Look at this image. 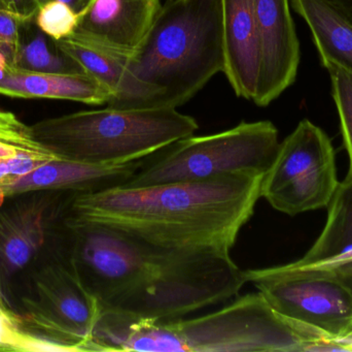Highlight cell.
I'll use <instances>...</instances> for the list:
<instances>
[{
    "mask_svg": "<svg viewBox=\"0 0 352 352\" xmlns=\"http://www.w3.org/2000/svg\"><path fill=\"white\" fill-rule=\"evenodd\" d=\"M74 264L101 313L167 322L229 301L246 284L230 252L173 249L109 225L76 231Z\"/></svg>",
    "mask_w": 352,
    "mask_h": 352,
    "instance_id": "6da1fadb",
    "label": "cell"
},
{
    "mask_svg": "<svg viewBox=\"0 0 352 352\" xmlns=\"http://www.w3.org/2000/svg\"><path fill=\"white\" fill-rule=\"evenodd\" d=\"M263 178L232 174L76 194L68 218L109 225L162 247L230 252L254 215Z\"/></svg>",
    "mask_w": 352,
    "mask_h": 352,
    "instance_id": "7a4b0ae2",
    "label": "cell"
},
{
    "mask_svg": "<svg viewBox=\"0 0 352 352\" xmlns=\"http://www.w3.org/2000/svg\"><path fill=\"white\" fill-rule=\"evenodd\" d=\"M104 351H341L338 341L275 311L260 293L194 320H134L111 314L103 322Z\"/></svg>",
    "mask_w": 352,
    "mask_h": 352,
    "instance_id": "3957f363",
    "label": "cell"
},
{
    "mask_svg": "<svg viewBox=\"0 0 352 352\" xmlns=\"http://www.w3.org/2000/svg\"><path fill=\"white\" fill-rule=\"evenodd\" d=\"M223 68L221 0H167L127 61L148 107L168 109L188 103Z\"/></svg>",
    "mask_w": 352,
    "mask_h": 352,
    "instance_id": "277c9868",
    "label": "cell"
},
{
    "mask_svg": "<svg viewBox=\"0 0 352 352\" xmlns=\"http://www.w3.org/2000/svg\"><path fill=\"white\" fill-rule=\"evenodd\" d=\"M196 120L176 109H105L50 118L29 126L32 140L60 159L97 165L140 161L192 136Z\"/></svg>",
    "mask_w": 352,
    "mask_h": 352,
    "instance_id": "5b68a950",
    "label": "cell"
},
{
    "mask_svg": "<svg viewBox=\"0 0 352 352\" xmlns=\"http://www.w3.org/2000/svg\"><path fill=\"white\" fill-rule=\"evenodd\" d=\"M278 147V130L272 122L243 121L219 134L182 138L146 157L124 186L203 181L240 173L265 175Z\"/></svg>",
    "mask_w": 352,
    "mask_h": 352,
    "instance_id": "8992f818",
    "label": "cell"
},
{
    "mask_svg": "<svg viewBox=\"0 0 352 352\" xmlns=\"http://www.w3.org/2000/svg\"><path fill=\"white\" fill-rule=\"evenodd\" d=\"M340 182L328 134L302 120L283 142L263 178L261 198L289 216L328 208Z\"/></svg>",
    "mask_w": 352,
    "mask_h": 352,
    "instance_id": "52a82bcc",
    "label": "cell"
},
{
    "mask_svg": "<svg viewBox=\"0 0 352 352\" xmlns=\"http://www.w3.org/2000/svg\"><path fill=\"white\" fill-rule=\"evenodd\" d=\"M35 297L24 298L29 326L45 338L72 349L91 351L100 305L85 287L74 260H57L34 279Z\"/></svg>",
    "mask_w": 352,
    "mask_h": 352,
    "instance_id": "ba28073f",
    "label": "cell"
},
{
    "mask_svg": "<svg viewBox=\"0 0 352 352\" xmlns=\"http://www.w3.org/2000/svg\"><path fill=\"white\" fill-rule=\"evenodd\" d=\"M246 283L281 315L322 331L342 343L352 334V297L334 281L307 277L274 276L264 269L243 271Z\"/></svg>",
    "mask_w": 352,
    "mask_h": 352,
    "instance_id": "9c48e42d",
    "label": "cell"
},
{
    "mask_svg": "<svg viewBox=\"0 0 352 352\" xmlns=\"http://www.w3.org/2000/svg\"><path fill=\"white\" fill-rule=\"evenodd\" d=\"M74 194L65 205L57 196H33L0 208L1 301H6L10 281L45 243L53 223L69 211Z\"/></svg>",
    "mask_w": 352,
    "mask_h": 352,
    "instance_id": "30bf717a",
    "label": "cell"
},
{
    "mask_svg": "<svg viewBox=\"0 0 352 352\" xmlns=\"http://www.w3.org/2000/svg\"><path fill=\"white\" fill-rule=\"evenodd\" d=\"M254 6L261 50L254 103L267 107L295 83L301 52L289 0H254Z\"/></svg>",
    "mask_w": 352,
    "mask_h": 352,
    "instance_id": "8fae6325",
    "label": "cell"
},
{
    "mask_svg": "<svg viewBox=\"0 0 352 352\" xmlns=\"http://www.w3.org/2000/svg\"><path fill=\"white\" fill-rule=\"evenodd\" d=\"M162 8L161 0H91L70 37L130 56Z\"/></svg>",
    "mask_w": 352,
    "mask_h": 352,
    "instance_id": "7c38bea8",
    "label": "cell"
},
{
    "mask_svg": "<svg viewBox=\"0 0 352 352\" xmlns=\"http://www.w3.org/2000/svg\"><path fill=\"white\" fill-rule=\"evenodd\" d=\"M144 158L118 165H97L55 158L20 177L0 181L4 196L28 192L69 191L93 194L125 185L144 165Z\"/></svg>",
    "mask_w": 352,
    "mask_h": 352,
    "instance_id": "4fadbf2b",
    "label": "cell"
},
{
    "mask_svg": "<svg viewBox=\"0 0 352 352\" xmlns=\"http://www.w3.org/2000/svg\"><path fill=\"white\" fill-rule=\"evenodd\" d=\"M223 74L238 97L254 101L260 78L261 50L254 0H221Z\"/></svg>",
    "mask_w": 352,
    "mask_h": 352,
    "instance_id": "5bb4252c",
    "label": "cell"
},
{
    "mask_svg": "<svg viewBox=\"0 0 352 352\" xmlns=\"http://www.w3.org/2000/svg\"><path fill=\"white\" fill-rule=\"evenodd\" d=\"M0 94L18 99H49L91 105H107L111 91L86 72H28L8 65L0 80Z\"/></svg>",
    "mask_w": 352,
    "mask_h": 352,
    "instance_id": "9a60e30c",
    "label": "cell"
},
{
    "mask_svg": "<svg viewBox=\"0 0 352 352\" xmlns=\"http://www.w3.org/2000/svg\"><path fill=\"white\" fill-rule=\"evenodd\" d=\"M57 45L86 74L96 79L111 91V97L107 107L148 109V95L132 80L128 72L129 56L120 55L74 37L60 39Z\"/></svg>",
    "mask_w": 352,
    "mask_h": 352,
    "instance_id": "2e32d148",
    "label": "cell"
},
{
    "mask_svg": "<svg viewBox=\"0 0 352 352\" xmlns=\"http://www.w3.org/2000/svg\"><path fill=\"white\" fill-rule=\"evenodd\" d=\"M305 21L322 64L334 63L352 72V24L330 0H289Z\"/></svg>",
    "mask_w": 352,
    "mask_h": 352,
    "instance_id": "e0dca14e",
    "label": "cell"
},
{
    "mask_svg": "<svg viewBox=\"0 0 352 352\" xmlns=\"http://www.w3.org/2000/svg\"><path fill=\"white\" fill-rule=\"evenodd\" d=\"M352 248V179L340 182L328 206L326 225L314 245L296 260L306 265L331 260Z\"/></svg>",
    "mask_w": 352,
    "mask_h": 352,
    "instance_id": "ac0fdd59",
    "label": "cell"
},
{
    "mask_svg": "<svg viewBox=\"0 0 352 352\" xmlns=\"http://www.w3.org/2000/svg\"><path fill=\"white\" fill-rule=\"evenodd\" d=\"M12 66L28 72L52 74L85 72L74 60L59 49L57 41L43 32L36 23L33 24V20L25 23L23 27Z\"/></svg>",
    "mask_w": 352,
    "mask_h": 352,
    "instance_id": "d6986e66",
    "label": "cell"
},
{
    "mask_svg": "<svg viewBox=\"0 0 352 352\" xmlns=\"http://www.w3.org/2000/svg\"><path fill=\"white\" fill-rule=\"evenodd\" d=\"M265 272L274 276L307 277L334 281L344 287L352 297V258H331L314 264L299 265L295 262L281 266L264 268Z\"/></svg>",
    "mask_w": 352,
    "mask_h": 352,
    "instance_id": "ffe728a7",
    "label": "cell"
},
{
    "mask_svg": "<svg viewBox=\"0 0 352 352\" xmlns=\"http://www.w3.org/2000/svg\"><path fill=\"white\" fill-rule=\"evenodd\" d=\"M330 74L332 96L340 118L343 144L349 158L346 180L352 179V72L334 63L322 64Z\"/></svg>",
    "mask_w": 352,
    "mask_h": 352,
    "instance_id": "44dd1931",
    "label": "cell"
},
{
    "mask_svg": "<svg viewBox=\"0 0 352 352\" xmlns=\"http://www.w3.org/2000/svg\"><path fill=\"white\" fill-rule=\"evenodd\" d=\"M34 20L43 32L55 41H60L74 34L80 14L64 2L51 0L41 6Z\"/></svg>",
    "mask_w": 352,
    "mask_h": 352,
    "instance_id": "7402d4cb",
    "label": "cell"
},
{
    "mask_svg": "<svg viewBox=\"0 0 352 352\" xmlns=\"http://www.w3.org/2000/svg\"><path fill=\"white\" fill-rule=\"evenodd\" d=\"M25 23L0 2V53L3 54L10 66L14 65Z\"/></svg>",
    "mask_w": 352,
    "mask_h": 352,
    "instance_id": "603a6c76",
    "label": "cell"
},
{
    "mask_svg": "<svg viewBox=\"0 0 352 352\" xmlns=\"http://www.w3.org/2000/svg\"><path fill=\"white\" fill-rule=\"evenodd\" d=\"M0 142L30 150L45 151L31 138L29 126L21 123L16 116L8 112L0 111Z\"/></svg>",
    "mask_w": 352,
    "mask_h": 352,
    "instance_id": "cb8c5ba5",
    "label": "cell"
},
{
    "mask_svg": "<svg viewBox=\"0 0 352 352\" xmlns=\"http://www.w3.org/2000/svg\"><path fill=\"white\" fill-rule=\"evenodd\" d=\"M12 351L32 352H74L69 347L45 337L33 336L16 329Z\"/></svg>",
    "mask_w": 352,
    "mask_h": 352,
    "instance_id": "d4e9b609",
    "label": "cell"
},
{
    "mask_svg": "<svg viewBox=\"0 0 352 352\" xmlns=\"http://www.w3.org/2000/svg\"><path fill=\"white\" fill-rule=\"evenodd\" d=\"M4 8L24 22L34 20L37 12L47 0H0Z\"/></svg>",
    "mask_w": 352,
    "mask_h": 352,
    "instance_id": "484cf974",
    "label": "cell"
},
{
    "mask_svg": "<svg viewBox=\"0 0 352 352\" xmlns=\"http://www.w3.org/2000/svg\"><path fill=\"white\" fill-rule=\"evenodd\" d=\"M16 318L8 311L0 310V351H12L16 329Z\"/></svg>",
    "mask_w": 352,
    "mask_h": 352,
    "instance_id": "4316f807",
    "label": "cell"
},
{
    "mask_svg": "<svg viewBox=\"0 0 352 352\" xmlns=\"http://www.w3.org/2000/svg\"><path fill=\"white\" fill-rule=\"evenodd\" d=\"M24 148L8 144V143L0 142V159H8L14 156L19 151Z\"/></svg>",
    "mask_w": 352,
    "mask_h": 352,
    "instance_id": "83f0119b",
    "label": "cell"
},
{
    "mask_svg": "<svg viewBox=\"0 0 352 352\" xmlns=\"http://www.w3.org/2000/svg\"><path fill=\"white\" fill-rule=\"evenodd\" d=\"M343 12L347 20L352 24V0H330Z\"/></svg>",
    "mask_w": 352,
    "mask_h": 352,
    "instance_id": "f1b7e54d",
    "label": "cell"
},
{
    "mask_svg": "<svg viewBox=\"0 0 352 352\" xmlns=\"http://www.w3.org/2000/svg\"><path fill=\"white\" fill-rule=\"evenodd\" d=\"M47 1H51V0H47ZM57 1L64 2V3L69 6L74 12L80 14L85 10H86V8L89 6V3H90L91 0H57Z\"/></svg>",
    "mask_w": 352,
    "mask_h": 352,
    "instance_id": "f546056e",
    "label": "cell"
},
{
    "mask_svg": "<svg viewBox=\"0 0 352 352\" xmlns=\"http://www.w3.org/2000/svg\"><path fill=\"white\" fill-rule=\"evenodd\" d=\"M10 177V169H8V161L6 159H0V181Z\"/></svg>",
    "mask_w": 352,
    "mask_h": 352,
    "instance_id": "4dcf8cb0",
    "label": "cell"
},
{
    "mask_svg": "<svg viewBox=\"0 0 352 352\" xmlns=\"http://www.w3.org/2000/svg\"><path fill=\"white\" fill-rule=\"evenodd\" d=\"M8 65L10 64H8V60L4 57L3 54L0 53V70H6Z\"/></svg>",
    "mask_w": 352,
    "mask_h": 352,
    "instance_id": "1f68e13d",
    "label": "cell"
},
{
    "mask_svg": "<svg viewBox=\"0 0 352 352\" xmlns=\"http://www.w3.org/2000/svg\"><path fill=\"white\" fill-rule=\"evenodd\" d=\"M347 351H352V334L349 337V340L346 341Z\"/></svg>",
    "mask_w": 352,
    "mask_h": 352,
    "instance_id": "d6a6232c",
    "label": "cell"
},
{
    "mask_svg": "<svg viewBox=\"0 0 352 352\" xmlns=\"http://www.w3.org/2000/svg\"><path fill=\"white\" fill-rule=\"evenodd\" d=\"M1 309L6 310V309H4V308H3V307H2V306H1V305H0V310H1Z\"/></svg>",
    "mask_w": 352,
    "mask_h": 352,
    "instance_id": "836d02e7",
    "label": "cell"
}]
</instances>
